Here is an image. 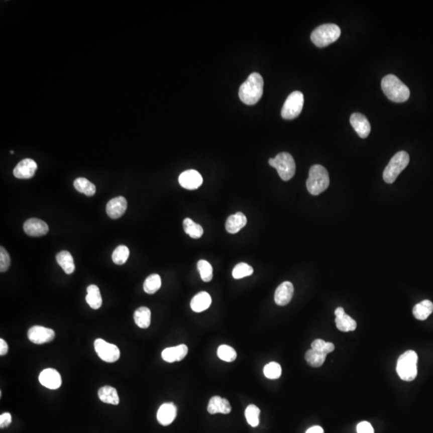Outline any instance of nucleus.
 Segmentation results:
<instances>
[{
  "instance_id": "obj_13",
  "label": "nucleus",
  "mask_w": 433,
  "mask_h": 433,
  "mask_svg": "<svg viewBox=\"0 0 433 433\" xmlns=\"http://www.w3.org/2000/svg\"><path fill=\"white\" fill-rule=\"evenodd\" d=\"M350 122L358 135L363 139H365L371 133V125L365 116L356 113L352 114L350 118Z\"/></svg>"
},
{
  "instance_id": "obj_29",
  "label": "nucleus",
  "mask_w": 433,
  "mask_h": 433,
  "mask_svg": "<svg viewBox=\"0 0 433 433\" xmlns=\"http://www.w3.org/2000/svg\"><path fill=\"white\" fill-rule=\"evenodd\" d=\"M183 227L184 231L192 239H200L203 235V228L197 223H195L192 219H185L183 221Z\"/></svg>"
},
{
  "instance_id": "obj_4",
  "label": "nucleus",
  "mask_w": 433,
  "mask_h": 433,
  "mask_svg": "<svg viewBox=\"0 0 433 433\" xmlns=\"http://www.w3.org/2000/svg\"><path fill=\"white\" fill-rule=\"evenodd\" d=\"M418 356L414 351H407L398 359L396 372L404 381H412L417 376Z\"/></svg>"
},
{
  "instance_id": "obj_44",
  "label": "nucleus",
  "mask_w": 433,
  "mask_h": 433,
  "mask_svg": "<svg viewBox=\"0 0 433 433\" xmlns=\"http://www.w3.org/2000/svg\"><path fill=\"white\" fill-rule=\"evenodd\" d=\"M306 433H324V431L322 427H320V426H314V427H310L306 431Z\"/></svg>"
},
{
  "instance_id": "obj_40",
  "label": "nucleus",
  "mask_w": 433,
  "mask_h": 433,
  "mask_svg": "<svg viewBox=\"0 0 433 433\" xmlns=\"http://www.w3.org/2000/svg\"><path fill=\"white\" fill-rule=\"evenodd\" d=\"M11 265V259L8 251L1 247L0 249V271L5 272L9 268Z\"/></svg>"
},
{
  "instance_id": "obj_34",
  "label": "nucleus",
  "mask_w": 433,
  "mask_h": 433,
  "mask_svg": "<svg viewBox=\"0 0 433 433\" xmlns=\"http://www.w3.org/2000/svg\"><path fill=\"white\" fill-rule=\"evenodd\" d=\"M130 257V250L126 246H119L112 255V259L117 265H123Z\"/></svg>"
},
{
  "instance_id": "obj_26",
  "label": "nucleus",
  "mask_w": 433,
  "mask_h": 433,
  "mask_svg": "<svg viewBox=\"0 0 433 433\" xmlns=\"http://www.w3.org/2000/svg\"><path fill=\"white\" fill-rule=\"evenodd\" d=\"M56 261L64 272L71 274L75 271V263L72 255L68 251H61L56 255Z\"/></svg>"
},
{
  "instance_id": "obj_31",
  "label": "nucleus",
  "mask_w": 433,
  "mask_h": 433,
  "mask_svg": "<svg viewBox=\"0 0 433 433\" xmlns=\"http://www.w3.org/2000/svg\"><path fill=\"white\" fill-rule=\"evenodd\" d=\"M161 278L159 274H153L149 275L144 282V290L145 293L153 294L161 288Z\"/></svg>"
},
{
  "instance_id": "obj_21",
  "label": "nucleus",
  "mask_w": 433,
  "mask_h": 433,
  "mask_svg": "<svg viewBox=\"0 0 433 433\" xmlns=\"http://www.w3.org/2000/svg\"><path fill=\"white\" fill-rule=\"evenodd\" d=\"M247 223V216L242 212H239L229 216L226 223V229L230 234H237L246 227Z\"/></svg>"
},
{
  "instance_id": "obj_12",
  "label": "nucleus",
  "mask_w": 433,
  "mask_h": 433,
  "mask_svg": "<svg viewBox=\"0 0 433 433\" xmlns=\"http://www.w3.org/2000/svg\"><path fill=\"white\" fill-rule=\"evenodd\" d=\"M39 380L40 384L48 389H58L62 384L60 374L53 368H47L40 372Z\"/></svg>"
},
{
  "instance_id": "obj_35",
  "label": "nucleus",
  "mask_w": 433,
  "mask_h": 433,
  "mask_svg": "<svg viewBox=\"0 0 433 433\" xmlns=\"http://www.w3.org/2000/svg\"><path fill=\"white\" fill-rule=\"evenodd\" d=\"M197 269L201 274V278L204 282H210L213 278V267L209 262L200 260L197 262Z\"/></svg>"
},
{
  "instance_id": "obj_15",
  "label": "nucleus",
  "mask_w": 433,
  "mask_h": 433,
  "mask_svg": "<svg viewBox=\"0 0 433 433\" xmlns=\"http://www.w3.org/2000/svg\"><path fill=\"white\" fill-rule=\"evenodd\" d=\"M36 169H37V164L36 161L31 158H26L20 161V163L16 165L13 173L16 178L29 179L34 176Z\"/></svg>"
},
{
  "instance_id": "obj_1",
  "label": "nucleus",
  "mask_w": 433,
  "mask_h": 433,
  "mask_svg": "<svg viewBox=\"0 0 433 433\" xmlns=\"http://www.w3.org/2000/svg\"><path fill=\"white\" fill-rule=\"evenodd\" d=\"M264 82L260 74L254 72L239 88V98L247 105H254L262 97Z\"/></svg>"
},
{
  "instance_id": "obj_18",
  "label": "nucleus",
  "mask_w": 433,
  "mask_h": 433,
  "mask_svg": "<svg viewBox=\"0 0 433 433\" xmlns=\"http://www.w3.org/2000/svg\"><path fill=\"white\" fill-rule=\"evenodd\" d=\"M177 407L173 403H163L157 411V420L161 425L168 426L173 423L177 416Z\"/></svg>"
},
{
  "instance_id": "obj_24",
  "label": "nucleus",
  "mask_w": 433,
  "mask_h": 433,
  "mask_svg": "<svg viewBox=\"0 0 433 433\" xmlns=\"http://www.w3.org/2000/svg\"><path fill=\"white\" fill-rule=\"evenodd\" d=\"M133 318L137 327L146 329L151 323V310L146 306H141L136 310Z\"/></svg>"
},
{
  "instance_id": "obj_17",
  "label": "nucleus",
  "mask_w": 433,
  "mask_h": 433,
  "mask_svg": "<svg viewBox=\"0 0 433 433\" xmlns=\"http://www.w3.org/2000/svg\"><path fill=\"white\" fill-rule=\"evenodd\" d=\"M127 209V200L124 197H115L110 200L106 205V212L113 219H118L123 216Z\"/></svg>"
},
{
  "instance_id": "obj_11",
  "label": "nucleus",
  "mask_w": 433,
  "mask_h": 433,
  "mask_svg": "<svg viewBox=\"0 0 433 433\" xmlns=\"http://www.w3.org/2000/svg\"><path fill=\"white\" fill-rule=\"evenodd\" d=\"M179 184L181 187L189 190L198 189L202 185L203 178L201 175L194 169H189L183 172L178 178Z\"/></svg>"
},
{
  "instance_id": "obj_43",
  "label": "nucleus",
  "mask_w": 433,
  "mask_h": 433,
  "mask_svg": "<svg viewBox=\"0 0 433 433\" xmlns=\"http://www.w3.org/2000/svg\"><path fill=\"white\" fill-rule=\"evenodd\" d=\"M8 345L5 340L0 339V356H4L8 353Z\"/></svg>"
},
{
  "instance_id": "obj_41",
  "label": "nucleus",
  "mask_w": 433,
  "mask_h": 433,
  "mask_svg": "<svg viewBox=\"0 0 433 433\" xmlns=\"http://www.w3.org/2000/svg\"><path fill=\"white\" fill-rule=\"evenodd\" d=\"M358 433H374L373 427L367 421L361 422L357 425Z\"/></svg>"
},
{
  "instance_id": "obj_30",
  "label": "nucleus",
  "mask_w": 433,
  "mask_h": 433,
  "mask_svg": "<svg viewBox=\"0 0 433 433\" xmlns=\"http://www.w3.org/2000/svg\"><path fill=\"white\" fill-rule=\"evenodd\" d=\"M326 354L322 353V352H317L314 350H308L305 355V359L307 364L313 367V368H319L323 364L324 362L326 360Z\"/></svg>"
},
{
  "instance_id": "obj_32",
  "label": "nucleus",
  "mask_w": 433,
  "mask_h": 433,
  "mask_svg": "<svg viewBox=\"0 0 433 433\" xmlns=\"http://www.w3.org/2000/svg\"><path fill=\"white\" fill-rule=\"evenodd\" d=\"M336 327L343 332H353L356 330L357 324L356 321L348 314L336 318Z\"/></svg>"
},
{
  "instance_id": "obj_33",
  "label": "nucleus",
  "mask_w": 433,
  "mask_h": 433,
  "mask_svg": "<svg viewBox=\"0 0 433 433\" xmlns=\"http://www.w3.org/2000/svg\"><path fill=\"white\" fill-rule=\"evenodd\" d=\"M260 409L255 404H250L245 411V416L251 427H257L259 424Z\"/></svg>"
},
{
  "instance_id": "obj_19",
  "label": "nucleus",
  "mask_w": 433,
  "mask_h": 433,
  "mask_svg": "<svg viewBox=\"0 0 433 433\" xmlns=\"http://www.w3.org/2000/svg\"><path fill=\"white\" fill-rule=\"evenodd\" d=\"M187 354L188 347L185 344H181L173 348H165L161 353V357L167 363H174L184 360Z\"/></svg>"
},
{
  "instance_id": "obj_2",
  "label": "nucleus",
  "mask_w": 433,
  "mask_h": 433,
  "mask_svg": "<svg viewBox=\"0 0 433 433\" xmlns=\"http://www.w3.org/2000/svg\"><path fill=\"white\" fill-rule=\"evenodd\" d=\"M381 87L386 96L391 101L403 103L409 98V88L394 75H388L383 78Z\"/></svg>"
},
{
  "instance_id": "obj_6",
  "label": "nucleus",
  "mask_w": 433,
  "mask_h": 433,
  "mask_svg": "<svg viewBox=\"0 0 433 433\" xmlns=\"http://www.w3.org/2000/svg\"><path fill=\"white\" fill-rule=\"evenodd\" d=\"M270 166L275 168L279 177L283 181H289L295 174L296 165L292 156L288 153H280L274 158L269 160Z\"/></svg>"
},
{
  "instance_id": "obj_42",
  "label": "nucleus",
  "mask_w": 433,
  "mask_h": 433,
  "mask_svg": "<svg viewBox=\"0 0 433 433\" xmlns=\"http://www.w3.org/2000/svg\"><path fill=\"white\" fill-rule=\"evenodd\" d=\"M12 423V415L9 412H4L0 415V427H8Z\"/></svg>"
},
{
  "instance_id": "obj_8",
  "label": "nucleus",
  "mask_w": 433,
  "mask_h": 433,
  "mask_svg": "<svg viewBox=\"0 0 433 433\" xmlns=\"http://www.w3.org/2000/svg\"><path fill=\"white\" fill-rule=\"evenodd\" d=\"M304 104L303 94L299 91H293L286 99L281 112L282 118L293 120L300 115Z\"/></svg>"
},
{
  "instance_id": "obj_3",
  "label": "nucleus",
  "mask_w": 433,
  "mask_h": 433,
  "mask_svg": "<svg viewBox=\"0 0 433 433\" xmlns=\"http://www.w3.org/2000/svg\"><path fill=\"white\" fill-rule=\"evenodd\" d=\"M330 185V177L328 170L321 165H314L309 171L306 188L310 194L317 196L328 189Z\"/></svg>"
},
{
  "instance_id": "obj_16",
  "label": "nucleus",
  "mask_w": 433,
  "mask_h": 433,
  "mask_svg": "<svg viewBox=\"0 0 433 433\" xmlns=\"http://www.w3.org/2000/svg\"><path fill=\"white\" fill-rule=\"evenodd\" d=\"M294 294V286L290 282H282L274 294V301L278 306H286L291 301Z\"/></svg>"
},
{
  "instance_id": "obj_37",
  "label": "nucleus",
  "mask_w": 433,
  "mask_h": 433,
  "mask_svg": "<svg viewBox=\"0 0 433 433\" xmlns=\"http://www.w3.org/2000/svg\"><path fill=\"white\" fill-rule=\"evenodd\" d=\"M218 356L220 360L226 362H234L236 360L237 352L234 348L228 345H221L218 348Z\"/></svg>"
},
{
  "instance_id": "obj_39",
  "label": "nucleus",
  "mask_w": 433,
  "mask_h": 433,
  "mask_svg": "<svg viewBox=\"0 0 433 433\" xmlns=\"http://www.w3.org/2000/svg\"><path fill=\"white\" fill-rule=\"evenodd\" d=\"M311 349L328 355L334 351L335 345L332 343L325 342L324 340L318 339L312 343Z\"/></svg>"
},
{
  "instance_id": "obj_23",
  "label": "nucleus",
  "mask_w": 433,
  "mask_h": 433,
  "mask_svg": "<svg viewBox=\"0 0 433 433\" xmlns=\"http://www.w3.org/2000/svg\"><path fill=\"white\" fill-rule=\"evenodd\" d=\"M98 396L102 402L113 405H118L120 403L118 391L111 386H103L98 391Z\"/></svg>"
},
{
  "instance_id": "obj_22",
  "label": "nucleus",
  "mask_w": 433,
  "mask_h": 433,
  "mask_svg": "<svg viewBox=\"0 0 433 433\" xmlns=\"http://www.w3.org/2000/svg\"><path fill=\"white\" fill-rule=\"evenodd\" d=\"M212 299L209 293L201 291L196 294L190 302V307L197 313L204 311L210 306Z\"/></svg>"
},
{
  "instance_id": "obj_5",
  "label": "nucleus",
  "mask_w": 433,
  "mask_h": 433,
  "mask_svg": "<svg viewBox=\"0 0 433 433\" xmlns=\"http://www.w3.org/2000/svg\"><path fill=\"white\" fill-rule=\"evenodd\" d=\"M341 30L336 24H322L312 32L310 40L318 48H324L340 38Z\"/></svg>"
},
{
  "instance_id": "obj_10",
  "label": "nucleus",
  "mask_w": 433,
  "mask_h": 433,
  "mask_svg": "<svg viewBox=\"0 0 433 433\" xmlns=\"http://www.w3.org/2000/svg\"><path fill=\"white\" fill-rule=\"evenodd\" d=\"M28 340L35 344H48L56 337V333L51 328L42 326H33L28 332Z\"/></svg>"
},
{
  "instance_id": "obj_36",
  "label": "nucleus",
  "mask_w": 433,
  "mask_h": 433,
  "mask_svg": "<svg viewBox=\"0 0 433 433\" xmlns=\"http://www.w3.org/2000/svg\"><path fill=\"white\" fill-rule=\"evenodd\" d=\"M253 273H254V269L252 268V266L245 262H241L235 266L233 270L232 274L235 279H240L245 277L251 276Z\"/></svg>"
},
{
  "instance_id": "obj_27",
  "label": "nucleus",
  "mask_w": 433,
  "mask_h": 433,
  "mask_svg": "<svg viewBox=\"0 0 433 433\" xmlns=\"http://www.w3.org/2000/svg\"><path fill=\"white\" fill-rule=\"evenodd\" d=\"M433 303L429 300H423L416 304L413 307L412 313L418 320H425L432 313Z\"/></svg>"
},
{
  "instance_id": "obj_9",
  "label": "nucleus",
  "mask_w": 433,
  "mask_h": 433,
  "mask_svg": "<svg viewBox=\"0 0 433 433\" xmlns=\"http://www.w3.org/2000/svg\"><path fill=\"white\" fill-rule=\"evenodd\" d=\"M94 348L97 356L103 361L114 363L118 361L121 356L119 348L115 344H110L102 339H97L94 342Z\"/></svg>"
},
{
  "instance_id": "obj_7",
  "label": "nucleus",
  "mask_w": 433,
  "mask_h": 433,
  "mask_svg": "<svg viewBox=\"0 0 433 433\" xmlns=\"http://www.w3.org/2000/svg\"><path fill=\"white\" fill-rule=\"evenodd\" d=\"M410 157L405 151L398 152L391 158L383 173V178L388 184H392L409 163Z\"/></svg>"
},
{
  "instance_id": "obj_14",
  "label": "nucleus",
  "mask_w": 433,
  "mask_h": 433,
  "mask_svg": "<svg viewBox=\"0 0 433 433\" xmlns=\"http://www.w3.org/2000/svg\"><path fill=\"white\" fill-rule=\"evenodd\" d=\"M24 232L32 237H41L47 235L49 231L45 222L37 219H28L24 225Z\"/></svg>"
},
{
  "instance_id": "obj_28",
  "label": "nucleus",
  "mask_w": 433,
  "mask_h": 433,
  "mask_svg": "<svg viewBox=\"0 0 433 433\" xmlns=\"http://www.w3.org/2000/svg\"><path fill=\"white\" fill-rule=\"evenodd\" d=\"M74 187L80 193H84L88 197L93 196L95 193V185L84 177H78L74 181Z\"/></svg>"
},
{
  "instance_id": "obj_25",
  "label": "nucleus",
  "mask_w": 433,
  "mask_h": 433,
  "mask_svg": "<svg viewBox=\"0 0 433 433\" xmlns=\"http://www.w3.org/2000/svg\"><path fill=\"white\" fill-rule=\"evenodd\" d=\"M86 302L90 307L94 310H97L102 306V297L99 289L95 285H90L87 286Z\"/></svg>"
},
{
  "instance_id": "obj_45",
  "label": "nucleus",
  "mask_w": 433,
  "mask_h": 433,
  "mask_svg": "<svg viewBox=\"0 0 433 433\" xmlns=\"http://www.w3.org/2000/svg\"><path fill=\"white\" fill-rule=\"evenodd\" d=\"M335 314H336V318H340V317H343V316L345 314V311H344V308H337V309H336V311H335Z\"/></svg>"
},
{
  "instance_id": "obj_20",
  "label": "nucleus",
  "mask_w": 433,
  "mask_h": 433,
  "mask_svg": "<svg viewBox=\"0 0 433 433\" xmlns=\"http://www.w3.org/2000/svg\"><path fill=\"white\" fill-rule=\"evenodd\" d=\"M207 411L209 414H229L231 413V406L228 399L215 395L209 399Z\"/></svg>"
},
{
  "instance_id": "obj_38",
  "label": "nucleus",
  "mask_w": 433,
  "mask_h": 433,
  "mask_svg": "<svg viewBox=\"0 0 433 433\" xmlns=\"http://www.w3.org/2000/svg\"><path fill=\"white\" fill-rule=\"evenodd\" d=\"M263 372L266 378H268L270 380H276L282 375V368L280 364L276 362H271L265 366Z\"/></svg>"
}]
</instances>
